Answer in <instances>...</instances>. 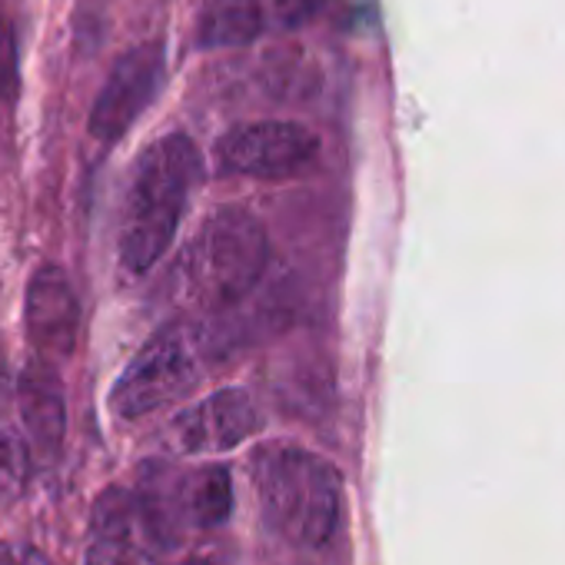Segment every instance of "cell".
<instances>
[{"label": "cell", "mask_w": 565, "mask_h": 565, "mask_svg": "<svg viewBox=\"0 0 565 565\" xmlns=\"http://www.w3.org/2000/svg\"><path fill=\"white\" fill-rule=\"evenodd\" d=\"M266 34L256 0H210L196 24V44L203 51H226L253 44Z\"/></svg>", "instance_id": "cell-12"}, {"label": "cell", "mask_w": 565, "mask_h": 565, "mask_svg": "<svg viewBox=\"0 0 565 565\" xmlns=\"http://www.w3.org/2000/svg\"><path fill=\"white\" fill-rule=\"evenodd\" d=\"M163 77H167V54L160 41L127 51L114 64L104 90L94 100L90 137L104 143H117L140 120V114L157 100Z\"/></svg>", "instance_id": "cell-7"}, {"label": "cell", "mask_w": 565, "mask_h": 565, "mask_svg": "<svg viewBox=\"0 0 565 565\" xmlns=\"http://www.w3.org/2000/svg\"><path fill=\"white\" fill-rule=\"evenodd\" d=\"M320 157L313 130L294 120H256L226 130L216 143V163L223 173L253 180H294L307 173Z\"/></svg>", "instance_id": "cell-6"}, {"label": "cell", "mask_w": 565, "mask_h": 565, "mask_svg": "<svg viewBox=\"0 0 565 565\" xmlns=\"http://www.w3.org/2000/svg\"><path fill=\"white\" fill-rule=\"evenodd\" d=\"M269 259L263 223L243 206H223L203 220L173 263V300L193 313H223L243 303Z\"/></svg>", "instance_id": "cell-1"}, {"label": "cell", "mask_w": 565, "mask_h": 565, "mask_svg": "<svg viewBox=\"0 0 565 565\" xmlns=\"http://www.w3.org/2000/svg\"><path fill=\"white\" fill-rule=\"evenodd\" d=\"M24 323H28V340L44 363L57 366L71 360L81 330V303L61 266L47 263L31 276Z\"/></svg>", "instance_id": "cell-9"}, {"label": "cell", "mask_w": 565, "mask_h": 565, "mask_svg": "<svg viewBox=\"0 0 565 565\" xmlns=\"http://www.w3.org/2000/svg\"><path fill=\"white\" fill-rule=\"evenodd\" d=\"M200 383V360L186 327H163L130 360L110 390V409L120 419L150 416L183 399Z\"/></svg>", "instance_id": "cell-5"}, {"label": "cell", "mask_w": 565, "mask_h": 565, "mask_svg": "<svg viewBox=\"0 0 565 565\" xmlns=\"http://www.w3.org/2000/svg\"><path fill=\"white\" fill-rule=\"evenodd\" d=\"M256 8L269 34V31H297L310 24L327 8V0H256Z\"/></svg>", "instance_id": "cell-14"}, {"label": "cell", "mask_w": 565, "mask_h": 565, "mask_svg": "<svg viewBox=\"0 0 565 565\" xmlns=\"http://www.w3.org/2000/svg\"><path fill=\"white\" fill-rule=\"evenodd\" d=\"M137 499L150 535L160 548H170L180 542L183 529H213L226 522L233 509V482L223 466H203L183 476L167 466H147Z\"/></svg>", "instance_id": "cell-4"}, {"label": "cell", "mask_w": 565, "mask_h": 565, "mask_svg": "<svg viewBox=\"0 0 565 565\" xmlns=\"http://www.w3.org/2000/svg\"><path fill=\"white\" fill-rule=\"evenodd\" d=\"M21 94V67H18V38L11 21L0 14V104H14Z\"/></svg>", "instance_id": "cell-15"}, {"label": "cell", "mask_w": 565, "mask_h": 565, "mask_svg": "<svg viewBox=\"0 0 565 565\" xmlns=\"http://www.w3.org/2000/svg\"><path fill=\"white\" fill-rule=\"evenodd\" d=\"M263 426L256 403L243 390H220L170 423V443L183 456H210L236 449Z\"/></svg>", "instance_id": "cell-8"}, {"label": "cell", "mask_w": 565, "mask_h": 565, "mask_svg": "<svg viewBox=\"0 0 565 565\" xmlns=\"http://www.w3.org/2000/svg\"><path fill=\"white\" fill-rule=\"evenodd\" d=\"M263 522L297 548L327 545L343 519V479L333 462L300 446H263L253 456Z\"/></svg>", "instance_id": "cell-3"}, {"label": "cell", "mask_w": 565, "mask_h": 565, "mask_svg": "<svg viewBox=\"0 0 565 565\" xmlns=\"http://www.w3.org/2000/svg\"><path fill=\"white\" fill-rule=\"evenodd\" d=\"M0 376H4V360H0Z\"/></svg>", "instance_id": "cell-17"}, {"label": "cell", "mask_w": 565, "mask_h": 565, "mask_svg": "<svg viewBox=\"0 0 565 565\" xmlns=\"http://www.w3.org/2000/svg\"><path fill=\"white\" fill-rule=\"evenodd\" d=\"M31 476V452L24 439L0 423V502H14Z\"/></svg>", "instance_id": "cell-13"}, {"label": "cell", "mask_w": 565, "mask_h": 565, "mask_svg": "<svg viewBox=\"0 0 565 565\" xmlns=\"http://www.w3.org/2000/svg\"><path fill=\"white\" fill-rule=\"evenodd\" d=\"M157 539L147 529L137 492L107 489L94 505L87 565H153Z\"/></svg>", "instance_id": "cell-10"}, {"label": "cell", "mask_w": 565, "mask_h": 565, "mask_svg": "<svg viewBox=\"0 0 565 565\" xmlns=\"http://www.w3.org/2000/svg\"><path fill=\"white\" fill-rule=\"evenodd\" d=\"M200 150L186 134L160 137L137 157L117 230V249L127 273L143 276L170 249L200 180Z\"/></svg>", "instance_id": "cell-2"}, {"label": "cell", "mask_w": 565, "mask_h": 565, "mask_svg": "<svg viewBox=\"0 0 565 565\" xmlns=\"http://www.w3.org/2000/svg\"><path fill=\"white\" fill-rule=\"evenodd\" d=\"M183 565H210V562H200V558H190V562H183Z\"/></svg>", "instance_id": "cell-16"}, {"label": "cell", "mask_w": 565, "mask_h": 565, "mask_svg": "<svg viewBox=\"0 0 565 565\" xmlns=\"http://www.w3.org/2000/svg\"><path fill=\"white\" fill-rule=\"evenodd\" d=\"M18 406L34 452L47 462L57 459L67 429V406H64V386L51 363L38 360L24 366L18 380Z\"/></svg>", "instance_id": "cell-11"}]
</instances>
